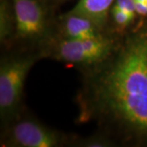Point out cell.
I'll return each mask as SVG.
<instances>
[{
  "label": "cell",
  "instance_id": "12",
  "mask_svg": "<svg viewBox=\"0 0 147 147\" xmlns=\"http://www.w3.org/2000/svg\"><path fill=\"white\" fill-rule=\"evenodd\" d=\"M135 9L138 16H147V3L135 2Z\"/></svg>",
  "mask_w": 147,
  "mask_h": 147
},
{
  "label": "cell",
  "instance_id": "13",
  "mask_svg": "<svg viewBox=\"0 0 147 147\" xmlns=\"http://www.w3.org/2000/svg\"><path fill=\"white\" fill-rule=\"evenodd\" d=\"M135 2H140V3H147V0H134Z\"/></svg>",
  "mask_w": 147,
  "mask_h": 147
},
{
  "label": "cell",
  "instance_id": "3",
  "mask_svg": "<svg viewBox=\"0 0 147 147\" xmlns=\"http://www.w3.org/2000/svg\"><path fill=\"white\" fill-rule=\"evenodd\" d=\"M38 53L14 55L3 58L0 65V116L7 125L19 117L27 75L37 61L42 57Z\"/></svg>",
  "mask_w": 147,
  "mask_h": 147
},
{
  "label": "cell",
  "instance_id": "4",
  "mask_svg": "<svg viewBox=\"0 0 147 147\" xmlns=\"http://www.w3.org/2000/svg\"><path fill=\"white\" fill-rule=\"evenodd\" d=\"M15 16L13 40L27 44L44 43L49 38L50 18L41 0H11Z\"/></svg>",
  "mask_w": 147,
  "mask_h": 147
},
{
  "label": "cell",
  "instance_id": "5",
  "mask_svg": "<svg viewBox=\"0 0 147 147\" xmlns=\"http://www.w3.org/2000/svg\"><path fill=\"white\" fill-rule=\"evenodd\" d=\"M63 137L55 130L33 119L17 118L7 125L3 145L15 147H57Z\"/></svg>",
  "mask_w": 147,
  "mask_h": 147
},
{
  "label": "cell",
  "instance_id": "9",
  "mask_svg": "<svg viewBox=\"0 0 147 147\" xmlns=\"http://www.w3.org/2000/svg\"><path fill=\"white\" fill-rule=\"evenodd\" d=\"M110 16L116 30L119 33L124 31L135 20V16L127 13L115 5H113L110 9Z\"/></svg>",
  "mask_w": 147,
  "mask_h": 147
},
{
  "label": "cell",
  "instance_id": "11",
  "mask_svg": "<svg viewBox=\"0 0 147 147\" xmlns=\"http://www.w3.org/2000/svg\"><path fill=\"white\" fill-rule=\"evenodd\" d=\"M114 5L120 8L121 10L126 11L131 16H137L135 9V1L134 0H115Z\"/></svg>",
  "mask_w": 147,
  "mask_h": 147
},
{
  "label": "cell",
  "instance_id": "2",
  "mask_svg": "<svg viewBox=\"0 0 147 147\" xmlns=\"http://www.w3.org/2000/svg\"><path fill=\"white\" fill-rule=\"evenodd\" d=\"M119 44L114 38L105 34L82 40L48 38L46 47L41 51L43 55H49L55 60L91 69L108 60Z\"/></svg>",
  "mask_w": 147,
  "mask_h": 147
},
{
  "label": "cell",
  "instance_id": "7",
  "mask_svg": "<svg viewBox=\"0 0 147 147\" xmlns=\"http://www.w3.org/2000/svg\"><path fill=\"white\" fill-rule=\"evenodd\" d=\"M115 2V0H79L69 11L88 18L104 33Z\"/></svg>",
  "mask_w": 147,
  "mask_h": 147
},
{
  "label": "cell",
  "instance_id": "1",
  "mask_svg": "<svg viewBox=\"0 0 147 147\" xmlns=\"http://www.w3.org/2000/svg\"><path fill=\"white\" fill-rule=\"evenodd\" d=\"M90 72L81 99L84 114L99 118L126 140L147 141V25Z\"/></svg>",
  "mask_w": 147,
  "mask_h": 147
},
{
  "label": "cell",
  "instance_id": "8",
  "mask_svg": "<svg viewBox=\"0 0 147 147\" xmlns=\"http://www.w3.org/2000/svg\"><path fill=\"white\" fill-rule=\"evenodd\" d=\"M15 34V16L13 7L10 10L5 2H2L0 7V39L3 44L13 40Z\"/></svg>",
  "mask_w": 147,
  "mask_h": 147
},
{
  "label": "cell",
  "instance_id": "6",
  "mask_svg": "<svg viewBox=\"0 0 147 147\" xmlns=\"http://www.w3.org/2000/svg\"><path fill=\"white\" fill-rule=\"evenodd\" d=\"M57 26L58 38L64 39H89L105 34L92 21L70 11L58 18Z\"/></svg>",
  "mask_w": 147,
  "mask_h": 147
},
{
  "label": "cell",
  "instance_id": "10",
  "mask_svg": "<svg viewBox=\"0 0 147 147\" xmlns=\"http://www.w3.org/2000/svg\"><path fill=\"white\" fill-rule=\"evenodd\" d=\"M80 146L89 147H98V146H110L111 142L105 137H90L88 139H85L84 142H80Z\"/></svg>",
  "mask_w": 147,
  "mask_h": 147
}]
</instances>
